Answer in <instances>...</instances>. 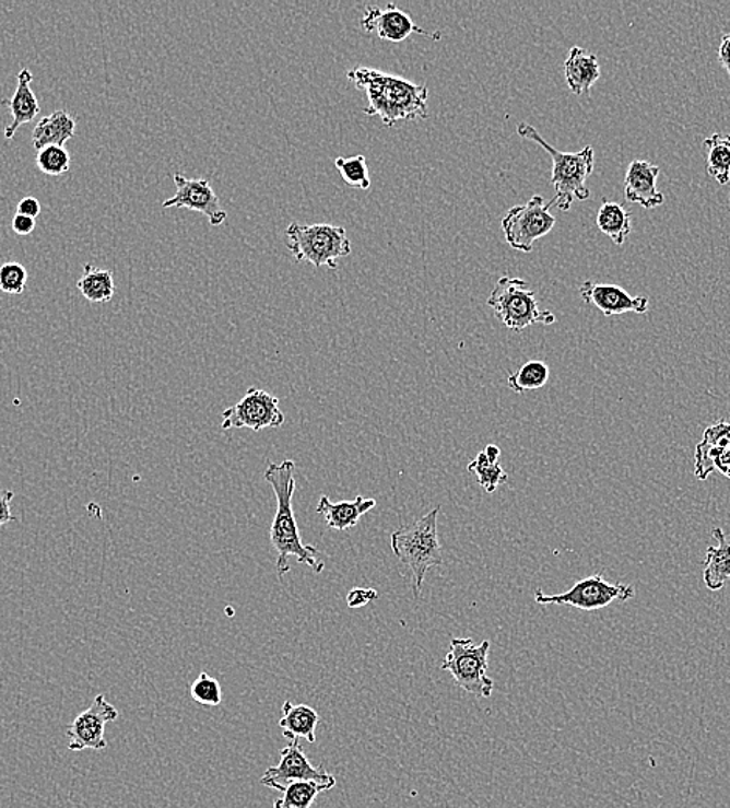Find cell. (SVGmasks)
<instances>
[{
	"mask_svg": "<svg viewBox=\"0 0 730 808\" xmlns=\"http://www.w3.org/2000/svg\"><path fill=\"white\" fill-rule=\"evenodd\" d=\"M294 471H296V464L290 459L283 460L282 464L269 462L264 471V479L274 490L276 500L274 522L271 526V542L276 552L279 578L285 577L290 572L291 557L298 563L308 564L316 574L326 570V562L320 557L319 549L311 544H304L301 538V530H298L296 515L293 511V497L296 492Z\"/></svg>",
	"mask_w": 730,
	"mask_h": 808,
	"instance_id": "cell-1",
	"label": "cell"
},
{
	"mask_svg": "<svg viewBox=\"0 0 730 808\" xmlns=\"http://www.w3.org/2000/svg\"><path fill=\"white\" fill-rule=\"evenodd\" d=\"M346 79L363 91L368 106L365 116H376L385 127H396L398 121L427 119L429 91L423 84L382 72V70L356 66L349 70Z\"/></svg>",
	"mask_w": 730,
	"mask_h": 808,
	"instance_id": "cell-2",
	"label": "cell"
},
{
	"mask_svg": "<svg viewBox=\"0 0 730 808\" xmlns=\"http://www.w3.org/2000/svg\"><path fill=\"white\" fill-rule=\"evenodd\" d=\"M518 134L523 139L532 140L551 154V184L555 188V198L549 202L551 208L556 204V208L567 212L573 208L574 201H586V199L591 198V190L586 186V180L593 172V149L591 145L585 147L577 153H563V151L552 147L537 131V128L529 124H519Z\"/></svg>",
	"mask_w": 730,
	"mask_h": 808,
	"instance_id": "cell-3",
	"label": "cell"
},
{
	"mask_svg": "<svg viewBox=\"0 0 730 808\" xmlns=\"http://www.w3.org/2000/svg\"><path fill=\"white\" fill-rule=\"evenodd\" d=\"M438 512L435 507L416 522L400 527L390 537L393 555L405 564L414 578L415 597L422 593L427 572L444 564L440 540H438Z\"/></svg>",
	"mask_w": 730,
	"mask_h": 808,
	"instance_id": "cell-4",
	"label": "cell"
},
{
	"mask_svg": "<svg viewBox=\"0 0 730 808\" xmlns=\"http://www.w3.org/2000/svg\"><path fill=\"white\" fill-rule=\"evenodd\" d=\"M286 246L297 261L316 268L338 269L339 260L352 254L345 229L327 223H291L286 227Z\"/></svg>",
	"mask_w": 730,
	"mask_h": 808,
	"instance_id": "cell-5",
	"label": "cell"
},
{
	"mask_svg": "<svg viewBox=\"0 0 730 808\" xmlns=\"http://www.w3.org/2000/svg\"><path fill=\"white\" fill-rule=\"evenodd\" d=\"M486 304L508 330L522 331L534 324L552 326L556 323L552 312L540 308L529 283L518 277H501Z\"/></svg>",
	"mask_w": 730,
	"mask_h": 808,
	"instance_id": "cell-6",
	"label": "cell"
},
{
	"mask_svg": "<svg viewBox=\"0 0 730 808\" xmlns=\"http://www.w3.org/2000/svg\"><path fill=\"white\" fill-rule=\"evenodd\" d=\"M490 641L475 644L471 637H455L449 644L441 670L449 671L456 684L478 699H490L494 681L488 671Z\"/></svg>",
	"mask_w": 730,
	"mask_h": 808,
	"instance_id": "cell-7",
	"label": "cell"
},
{
	"mask_svg": "<svg viewBox=\"0 0 730 808\" xmlns=\"http://www.w3.org/2000/svg\"><path fill=\"white\" fill-rule=\"evenodd\" d=\"M636 596V588L623 583H610L604 581L602 574L591 575L575 583L569 592L548 596L537 589L534 600L540 605H567L582 611L602 610L610 607L614 601H626Z\"/></svg>",
	"mask_w": 730,
	"mask_h": 808,
	"instance_id": "cell-8",
	"label": "cell"
},
{
	"mask_svg": "<svg viewBox=\"0 0 730 808\" xmlns=\"http://www.w3.org/2000/svg\"><path fill=\"white\" fill-rule=\"evenodd\" d=\"M555 224L551 204H545L543 197L534 195L526 204L508 210L501 226L508 245L519 253H532L534 242L545 237Z\"/></svg>",
	"mask_w": 730,
	"mask_h": 808,
	"instance_id": "cell-9",
	"label": "cell"
},
{
	"mask_svg": "<svg viewBox=\"0 0 730 808\" xmlns=\"http://www.w3.org/2000/svg\"><path fill=\"white\" fill-rule=\"evenodd\" d=\"M285 415L280 411L279 398L263 389H249L237 405L223 412L224 431L247 428L258 433L267 428H280Z\"/></svg>",
	"mask_w": 730,
	"mask_h": 808,
	"instance_id": "cell-10",
	"label": "cell"
},
{
	"mask_svg": "<svg viewBox=\"0 0 730 808\" xmlns=\"http://www.w3.org/2000/svg\"><path fill=\"white\" fill-rule=\"evenodd\" d=\"M117 718H119V711L106 700V696H95L91 706L76 715L68 726L70 751H84V749L99 751V749L108 748L105 728L109 722H116Z\"/></svg>",
	"mask_w": 730,
	"mask_h": 808,
	"instance_id": "cell-11",
	"label": "cell"
},
{
	"mask_svg": "<svg viewBox=\"0 0 730 808\" xmlns=\"http://www.w3.org/2000/svg\"><path fill=\"white\" fill-rule=\"evenodd\" d=\"M294 781H317L322 784H334L335 777L331 776L322 766H315L309 762L302 751L298 739L291 740L287 747L280 752L279 765L271 766L261 777V784L268 788L282 792L285 785Z\"/></svg>",
	"mask_w": 730,
	"mask_h": 808,
	"instance_id": "cell-12",
	"label": "cell"
},
{
	"mask_svg": "<svg viewBox=\"0 0 730 808\" xmlns=\"http://www.w3.org/2000/svg\"><path fill=\"white\" fill-rule=\"evenodd\" d=\"M176 195L162 202L164 209H188L208 216L212 226H221L226 221L227 212L221 206L220 198L208 179H188L175 173Z\"/></svg>",
	"mask_w": 730,
	"mask_h": 808,
	"instance_id": "cell-13",
	"label": "cell"
},
{
	"mask_svg": "<svg viewBox=\"0 0 730 808\" xmlns=\"http://www.w3.org/2000/svg\"><path fill=\"white\" fill-rule=\"evenodd\" d=\"M361 25L365 32H375L379 39L390 40V43H403L415 33L435 40L441 38V33H429L419 27L405 11L398 9L396 3H389L386 9L376 5L367 7Z\"/></svg>",
	"mask_w": 730,
	"mask_h": 808,
	"instance_id": "cell-14",
	"label": "cell"
},
{
	"mask_svg": "<svg viewBox=\"0 0 730 808\" xmlns=\"http://www.w3.org/2000/svg\"><path fill=\"white\" fill-rule=\"evenodd\" d=\"M715 471L730 479V422L718 420L707 428L695 449V476L699 481Z\"/></svg>",
	"mask_w": 730,
	"mask_h": 808,
	"instance_id": "cell-15",
	"label": "cell"
},
{
	"mask_svg": "<svg viewBox=\"0 0 730 808\" xmlns=\"http://www.w3.org/2000/svg\"><path fill=\"white\" fill-rule=\"evenodd\" d=\"M580 294L586 304L596 305L604 316L625 315V313L645 315L650 305L648 297L629 296L621 286L597 283L592 280L581 283Z\"/></svg>",
	"mask_w": 730,
	"mask_h": 808,
	"instance_id": "cell-16",
	"label": "cell"
},
{
	"mask_svg": "<svg viewBox=\"0 0 730 808\" xmlns=\"http://www.w3.org/2000/svg\"><path fill=\"white\" fill-rule=\"evenodd\" d=\"M658 165L648 161H633L625 176L626 201L636 202L641 208L651 210L663 204V194L656 183L659 176Z\"/></svg>",
	"mask_w": 730,
	"mask_h": 808,
	"instance_id": "cell-17",
	"label": "cell"
},
{
	"mask_svg": "<svg viewBox=\"0 0 730 808\" xmlns=\"http://www.w3.org/2000/svg\"><path fill=\"white\" fill-rule=\"evenodd\" d=\"M33 80H35V77H33L32 70L22 69L17 73V87L13 97L0 102L3 106H9L11 117H13V121L3 131L5 139H13L22 125L31 124L40 113L38 98H36L35 92L32 91Z\"/></svg>",
	"mask_w": 730,
	"mask_h": 808,
	"instance_id": "cell-18",
	"label": "cell"
},
{
	"mask_svg": "<svg viewBox=\"0 0 730 808\" xmlns=\"http://www.w3.org/2000/svg\"><path fill=\"white\" fill-rule=\"evenodd\" d=\"M564 75H566L567 86L575 95H589L593 84L602 75L599 58L575 46L564 62Z\"/></svg>",
	"mask_w": 730,
	"mask_h": 808,
	"instance_id": "cell-19",
	"label": "cell"
},
{
	"mask_svg": "<svg viewBox=\"0 0 730 808\" xmlns=\"http://www.w3.org/2000/svg\"><path fill=\"white\" fill-rule=\"evenodd\" d=\"M375 505L376 501L372 497L356 496L353 501H342V503L333 504L330 497L320 496L316 512L323 515L330 529L344 532V530L355 527L365 513L374 511Z\"/></svg>",
	"mask_w": 730,
	"mask_h": 808,
	"instance_id": "cell-20",
	"label": "cell"
},
{
	"mask_svg": "<svg viewBox=\"0 0 730 808\" xmlns=\"http://www.w3.org/2000/svg\"><path fill=\"white\" fill-rule=\"evenodd\" d=\"M76 121L68 110H55L43 117L32 132L33 149L40 151L46 147H64L75 136Z\"/></svg>",
	"mask_w": 730,
	"mask_h": 808,
	"instance_id": "cell-21",
	"label": "cell"
},
{
	"mask_svg": "<svg viewBox=\"0 0 730 808\" xmlns=\"http://www.w3.org/2000/svg\"><path fill=\"white\" fill-rule=\"evenodd\" d=\"M319 719V714L311 706L285 701L282 707V718L279 719V726L282 728L283 737H286V739H305L309 743H315Z\"/></svg>",
	"mask_w": 730,
	"mask_h": 808,
	"instance_id": "cell-22",
	"label": "cell"
},
{
	"mask_svg": "<svg viewBox=\"0 0 730 808\" xmlns=\"http://www.w3.org/2000/svg\"><path fill=\"white\" fill-rule=\"evenodd\" d=\"M711 535L718 544L707 549L703 578L710 592H720L730 582V542L726 540L721 527H715Z\"/></svg>",
	"mask_w": 730,
	"mask_h": 808,
	"instance_id": "cell-23",
	"label": "cell"
},
{
	"mask_svg": "<svg viewBox=\"0 0 730 808\" xmlns=\"http://www.w3.org/2000/svg\"><path fill=\"white\" fill-rule=\"evenodd\" d=\"M597 226L612 239L614 245H625L626 238L632 234V212L619 202L603 199L599 213H597Z\"/></svg>",
	"mask_w": 730,
	"mask_h": 808,
	"instance_id": "cell-24",
	"label": "cell"
},
{
	"mask_svg": "<svg viewBox=\"0 0 730 808\" xmlns=\"http://www.w3.org/2000/svg\"><path fill=\"white\" fill-rule=\"evenodd\" d=\"M80 293L94 304H106L116 294L113 272L108 269H99L95 265H84L83 276L76 282Z\"/></svg>",
	"mask_w": 730,
	"mask_h": 808,
	"instance_id": "cell-25",
	"label": "cell"
},
{
	"mask_svg": "<svg viewBox=\"0 0 730 808\" xmlns=\"http://www.w3.org/2000/svg\"><path fill=\"white\" fill-rule=\"evenodd\" d=\"M707 149V173L720 186L730 183V136L714 134L704 140Z\"/></svg>",
	"mask_w": 730,
	"mask_h": 808,
	"instance_id": "cell-26",
	"label": "cell"
},
{
	"mask_svg": "<svg viewBox=\"0 0 730 808\" xmlns=\"http://www.w3.org/2000/svg\"><path fill=\"white\" fill-rule=\"evenodd\" d=\"M334 787L317 781H294L283 787V796L276 799L274 808H311L320 793Z\"/></svg>",
	"mask_w": 730,
	"mask_h": 808,
	"instance_id": "cell-27",
	"label": "cell"
},
{
	"mask_svg": "<svg viewBox=\"0 0 730 808\" xmlns=\"http://www.w3.org/2000/svg\"><path fill=\"white\" fill-rule=\"evenodd\" d=\"M551 378V368L543 361H529L521 368L508 376L507 383L511 390L516 394H523L527 390L541 389L548 385Z\"/></svg>",
	"mask_w": 730,
	"mask_h": 808,
	"instance_id": "cell-28",
	"label": "cell"
},
{
	"mask_svg": "<svg viewBox=\"0 0 730 808\" xmlns=\"http://www.w3.org/2000/svg\"><path fill=\"white\" fill-rule=\"evenodd\" d=\"M468 471L478 478L479 485L485 490L486 493H494L497 487L508 481V475L505 473L499 462L494 459H490L485 452L479 453L475 456L473 462L468 465Z\"/></svg>",
	"mask_w": 730,
	"mask_h": 808,
	"instance_id": "cell-29",
	"label": "cell"
},
{
	"mask_svg": "<svg viewBox=\"0 0 730 808\" xmlns=\"http://www.w3.org/2000/svg\"><path fill=\"white\" fill-rule=\"evenodd\" d=\"M335 168L341 173L342 179L350 187L368 190L370 188V175H368L367 161L363 154L352 157H338L334 161Z\"/></svg>",
	"mask_w": 730,
	"mask_h": 808,
	"instance_id": "cell-30",
	"label": "cell"
},
{
	"mask_svg": "<svg viewBox=\"0 0 730 808\" xmlns=\"http://www.w3.org/2000/svg\"><path fill=\"white\" fill-rule=\"evenodd\" d=\"M70 154L64 147H46V149L38 151L36 156V165L44 175L49 176H62L70 169Z\"/></svg>",
	"mask_w": 730,
	"mask_h": 808,
	"instance_id": "cell-31",
	"label": "cell"
},
{
	"mask_svg": "<svg viewBox=\"0 0 730 808\" xmlns=\"http://www.w3.org/2000/svg\"><path fill=\"white\" fill-rule=\"evenodd\" d=\"M190 693L191 699L202 706L216 707L223 701V689H221L220 681L210 677L208 671H202L193 681Z\"/></svg>",
	"mask_w": 730,
	"mask_h": 808,
	"instance_id": "cell-32",
	"label": "cell"
},
{
	"mask_svg": "<svg viewBox=\"0 0 730 808\" xmlns=\"http://www.w3.org/2000/svg\"><path fill=\"white\" fill-rule=\"evenodd\" d=\"M28 272L17 261H7L0 267V291L7 294H22L27 286Z\"/></svg>",
	"mask_w": 730,
	"mask_h": 808,
	"instance_id": "cell-33",
	"label": "cell"
},
{
	"mask_svg": "<svg viewBox=\"0 0 730 808\" xmlns=\"http://www.w3.org/2000/svg\"><path fill=\"white\" fill-rule=\"evenodd\" d=\"M376 599H378V592H376V589L355 588L349 593V596H346V605H349V608H352V610H356V608H363L365 605H368L370 601Z\"/></svg>",
	"mask_w": 730,
	"mask_h": 808,
	"instance_id": "cell-34",
	"label": "cell"
},
{
	"mask_svg": "<svg viewBox=\"0 0 730 808\" xmlns=\"http://www.w3.org/2000/svg\"><path fill=\"white\" fill-rule=\"evenodd\" d=\"M11 227H13L14 234L20 235V237H27V235H31L35 231L36 223L33 218L16 213L13 221H11Z\"/></svg>",
	"mask_w": 730,
	"mask_h": 808,
	"instance_id": "cell-35",
	"label": "cell"
},
{
	"mask_svg": "<svg viewBox=\"0 0 730 808\" xmlns=\"http://www.w3.org/2000/svg\"><path fill=\"white\" fill-rule=\"evenodd\" d=\"M14 493L9 490H0V526L3 524L16 522V516L11 513L10 503L13 501Z\"/></svg>",
	"mask_w": 730,
	"mask_h": 808,
	"instance_id": "cell-36",
	"label": "cell"
},
{
	"mask_svg": "<svg viewBox=\"0 0 730 808\" xmlns=\"http://www.w3.org/2000/svg\"><path fill=\"white\" fill-rule=\"evenodd\" d=\"M17 213H21V215L31 216L33 218V220H35V218H38L40 213V202L38 201V199L33 197L21 199L20 204H17Z\"/></svg>",
	"mask_w": 730,
	"mask_h": 808,
	"instance_id": "cell-37",
	"label": "cell"
},
{
	"mask_svg": "<svg viewBox=\"0 0 730 808\" xmlns=\"http://www.w3.org/2000/svg\"><path fill=\"white\" fill-rule=\"evenodd\" d=\"M717 58L718 62H720L730 75V33L722 36L720 47H718Z\"/></svg>",
	"mask_w": 730,
	"mask_h": 808,
	"instance_id": "cell-38",
	"label": "cell"
}]
</instances>
